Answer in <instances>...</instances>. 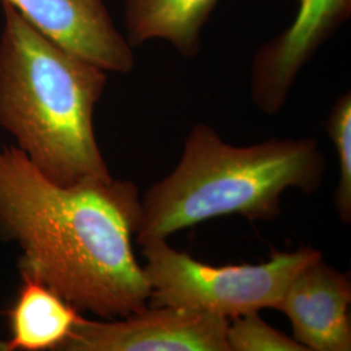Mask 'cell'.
Segmentation results:
<instances>
[{"label":"cell","instance_id":"1","mask_svg":"<svg viewBox=\"0 0 351 351\" xmlns=\"http://www.w3.org/2000/svg\"><path fill=\"white\" fill-rule=\"evenodd\" d=\"M141 217L132 181L60 186L16 146L0 147V233L23 251L20 272L78 311L112 320L149 306L150 284L132 243Z\"/></svg>","mask_w":351,"mask_h":351},{"label":"cell","instance_id":"2","mask_svg":"<svg viewBox=\"0 0 351 351\" xmlns=\"http://www.w3.org/2000/svg\"><path fill=\"white\" fill-rule=\"evenodd\" d=\"M0 38V125L53 184L112 178L94 130L107 72L45 37L7 3Z\"/></svg>","mask_w":351,"mask_h":351},{"label":"cell","instance_id":"3","mask_svg":"<svg viewBox=\"0 0 351 351\" xmlns=\"http://www.w3.org/2000/svg\"><path fill=\"white\" fill-rule=\"evenodd\" d=\"M326 160L313 137L268 139L249 146L226 143L213 126H193L173 171L142 197L138 245L220 216L274 221L290 189L314 194Z\"/></svg>","mask_w":351,"mask_h":351},{"label":"cell","instance_id":"4","mask_svg":"<svg viewBox=\"0 0 351 351\" xmlns=\"http://www.w3.org/2000/svg\"><path fill=\"white\" fill-rule=\"evenodd\" d=\"M151 306H176L224 316L277 308L289 284L306 264L322 256L314 247L272 251L264 263L215 267L176 250L167 239L142 245Z\"/></svg>","mask_w":351,"mask_h":351},{"label":"cell","instance_id":"5","mask_svg":"<svg viewBox=\"0 0 351 351\" xmlns=\"http://www.w3.org/2000/svg\"><path fill=\"white\" fill-rule=\"evenodd\" d=\"M228 322L176 306H146L112 320L81 316L59 351H229Z\"/></svg>","mask_w":351,"mask_h":351},{"label":"cell","instance_id":"6","mask_svg":"<svg viewBox=\"0 0 351 351\" xmlns=\"http://www.w3.org/2000/svg\"><path fill=\"white\" fill-rule=\"evenodd\" d=\"M351 0H298L293 23L256 51L251 99L265 114L280 112L304 65L350 16Z\"/></svg>","mask_w":351,"mask_h":351},{"label":"cell","instance_id":"7","mask_svg":"<svg viewBox=\"0 0 351 351\" xmlns=\"http://www.w3.org/2000/svg\"><path fill=\"white\" fill-rule=\"evenodd\" d=\"M45 37L104 72L134 68L132 46L101 0H1Z\"/></svg>","mask_w":351,"mask_h":351},{"label":"cell","instance_id":"8","mask_svg":"<svg viewBox=\"0 0 351 351\" xmlns=\"http://www.w3.org/2000/svg\"><path fill=\"white\" fill-rule=\"evenodd\" d=\"M350 276L319 256L294 276L276 310L307 351H350Z\"/></svg>","mask_w":351,"mask_h":351},{"label":"cell","instance_id":"9","mask_svg":"<svg viewBox=\"0 0 351 351\" xmlns=\"http://www.w3.org/2000/svg\"><path fill=\"white\" fill-rule=\"evenodd\" d=\"M21 289L11 310V339L5 351L58 350L81 317L78 310L33 277L21 274Z\"/></svg>","mask_w":351,"mask_h":351},{"label":"cell","instance_id":"10","mask_svg":"<svg viewBox=\"0 0 351 351\" xmlns=\"http://www.w3.org/2000/svg\"><path fill=\"white\" fill-rule=\"evenodd\" d=\"M219 0H125L126 40L138 46L163 39L191 58L201 49L202 29Z\"/></svg>","mask_w":351,"mask_h":351},{"label":"cell","instance_id":"11","mask_svg":"<svg viewBox=\"0 0 351 351\" xmlns=\"http://www.w3.org/2000/svg\"><path fill=\"white\" fill-rule=\"evenodd\" d=\"M326 129L337 152L339 180L333 203L341 221L351 223V94H342L326 117Z\"/></svg>","mask_w":351,"mask_h":351},{"label":"cell","instance_id":"12","mask_svg":"<svg viewBox=\"0 0 351 351\" xmlns=\"http://www.w3.org/2000/svg\"><path fill=\"white\" fill-rule=\"evenodd\" d=\"M226 343L229 351H307L293 337L269 326L259 313L229 319Z\"/></svg>","mask_w":351,"mask_h":351},{"label":"cell","instance_id":"13","mask_svg":"<svg viewBox=\"0 0 351 351\" xmlns=\"http://www.w3.org/2000/svg\"><path fill=\"white\" fill-rule=\"evenodd\" d=\"M0 351H5V349H4V341H0Z\"/></svg>","mask_w":351,"mask_h":351}]
</instances>
